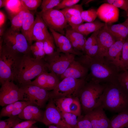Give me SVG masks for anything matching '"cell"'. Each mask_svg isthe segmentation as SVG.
Wrapping results in <instances>:
<instances>
[{"mask_svg": "<svg viewBox=\"0 0 128 128\" xmlns=\"http://www.w3.org/2000/svg\"><path fill=\"white\" fill-rule=\"evenodd\" d=\"M36 17L32 27L31 37L32 41H43L51 35L47 27L40 15L36 12Z\"/></svg>", "mask_w": 128, "mask_h": 128, "instance_id": "ac0fdd59", "label": "cell"}, {"mask_svg": "<svg viewBox=\"0 0 128 128\" xmlns=\"http://www.w3.org/2000/svg\"><path fill=\"white\" fill-rule=\"evenodd\" d=\"M54 42L53 37L51 35L43 41L44 49L46 55H51L55 51Z\"/></svg>", "mask_w": 128, "mask_h": 128, "instance_id": "1f68e13d", "label": "cell"}, {"mask_svg": "<svg viewBox=\"0 0 128 128\" xmlns=\"http://www.w3.org/2000/svg\"><path fill=\"white\" fill-rule=\"evenodd\" d=\"M70 112L77 116L81 115L82 107L79 100L78 97L74 98L69 108Z\"/></svg>", "mask_w": 128, "mask_h": 128, "instance_id": "f35d334b", "label": "cell"}, {"mask_svg": "<svg viewBox=\"0 0 128 128\" xmlns=\"http://www.w3.org/2000/svg\"><path fill=\"white\" fill-rule=\"evenodd\" d=\"M101 106L104 109L118 113L128 110V93L118 84L106 83Z\"/></svg>", "mask_w": 128, "mask_h": 128, "instance_id": "7a4b0ae2", "label": "cell"}, {"mask_svg": "<svg viewBox=\"0 0 128 128\" xmlns=\"http://www.w3.org/2000/svg\"><path fill=\"white\" fill-rule=\"evenodd\" d=\"M20 87L24 90L25 101L40 108L50 99V91L38 86L29 84Z\"/></svg>", "mask_w": 128, "mask_h": 128, "instance_id": "30bf717a", "label": "cell"}, {"mask_svg": "<svg viewBox=\"0 0 128 128\" xmlns=\"http://www.w3.org/2000/svg\"><path fill=\"white\" fill-rule=\"evenodd\" d=\"M74 98L64 97L53 99L56 107L60 112H69L70 105Z\"/></svg>", "mask_w": 128, "mask_h": 128, "instance_id": "83f0119b", "label": "cell"}, {"mask_svg": "<svg viewBox=\"0 0 128 128\" xmlns=\"http://www.w3.org/2000/svg\"><path fill=\"white\" fill-rule=\"evenodd\" d=\"M77 60L90 71L86 81H91L99 83L118 84V77L120 72L105 58L91 57L85 54L82 55Z\"/></svg>", "mask_w": 128, "mask_h": 128, "instance_id": "6da1fadb", "label": "cell"}, {"mask_svg": "<svg viewBox=\"0 0 128 128\" xmlns=\"http://www.w3.org/2000/svg\"><path fill=\"white\" fill-rule=\"evenodd\" d=\"M75 128H93L90 122L85 115L78 117V121Z\"/></svg>", "mask_w": 128, "mask_h": 128, "instance_id": "7bdbcfd3", "label": "cell"}, {"mask_svg": "<svg viewBox=\"0 0 128 128\" xmlns=\"http://www.w3.org/2000/svg\"><path fill=\"white\" fill-rule=\"evenodd\" d=\"M84 24L86 31L89 34L91 33L99 30L105 25V23L102 22L97 20H95L93 22L86 23Z\"/></svg>", "mask_w": 128, "mask_h": 128, "instance_id": "e575fe53", "label": "cell"}, {"mask_svg": "<svg viewBox=\"0 0 128 128\" xmlns=\"http://www.w3.org/2000/svg\"><path fill=\"white\" fill-rule=\"evenodd\" d=\"M60 112L67 124L71 128H75L77 123L78 117L70 112Z\"/></svg>", "mask_w": 128, "mask_h": 128, "instance_id": "4dcf8cb0", "label": "cell"}, {"mask_svg": "<svg viewBox=\"0 0 128 128\" xmlns=\"http://www.w3.org/2000/svg\"><path fill=\"white\" fill-rule=\"evenodd\" d=\"M68 22L71 17L81 15L83 10L82 5L76 4L70 7L61 10Z\"/></svg>", "mask_w": 128, "mask_h": 128, "instance_id": "f546056e", "label": "cell"}, {"mask_svg": "<svg viewBox=\"0 0 128 128\" xmlns=\"http://www.w3.org/2000/svg\"><path fill=\"white\" fill-rule=\"evenodd\" d=\"M65 36L69 40H74L79 46L82 51L84 52V47L86 40L85 36L72 29H67L65 32Z\"/></svg>", "mask_w": 128, "mask_h": 128, "instance_id": "d4e9b609", "label": "cell"}, {"mask_svg": "<svg viewBox=\"0 0 128 128\" xmlns=\"http://www.w3.org/2000/svg\"><path fill=\"white\" fill-rule=\"evenodd\" d=\"M60 82L58 77L55 73L46 71L40 74L29 84L49 91L53 90Z\"/></svg>", "mask_w": 128, "mask_h": 128, "instance_id": "9a60e30c", "label": "cell"}, {"mask_svg": "<svg viewBox=\"0 0 128 128\" xmlns=\"http://www.w3.org/2000/svg\"><path fill=\"white\" fill-rule=\"evenodd\" d=\"M23 6L30 11H33L36 13L37 8L41 4V0H21Z\"/></svg>", "mask_w": 128, "mask_h": 128, "instance_id": "8d00e7d4", "label": "cell"}, {"mask_svg": "<svg viewBox=\"0 0 128 128\" xmlns=\"http://www.w3.org/2000/svg\"><path fill=\"white\" fill-rule=\"evenodd\" d=\"M101 106L85 115L90 122L93 128H109L110 120Z\"/></svg>", "mask_w": 128, "mask_h": 128, "instance_id": "2e32d148", "label": "cell"}, {"mask_svg": "<svg viewBox=\"0 0 128 128\" xmlns=\"http://www.w3.org/2000/svg\"><path fill=\"white\" fill-rule=\"evenodd\" d=\"M99 31L93 32L90 37L87 39L84 47V52L85 53L93 46L98 42L97 35Z\"/></svg>", "mask_w": 128, "mask_h": 128, "instance_id": "b9f144b4", "label": "cell"}, {"mask_svg": "<svg viewBox=\"0 0 128 128\" xmlns=\"http://www.w3.org/2000/svg\"><path fill=\"white\" fill-rule=\"evenodd\" d=\"M121 60L122 65L125 70L128 69V38L124 43L122 50Z\"/></svg>", "mask_w": 128, "mask_h": 128, "instance_id": "74e56055", "label": "cell"}, {"mask_svg": "<svg viewBox=\"0 0 128 128\" xmlns=\"http://www.w3.org/2000/svg\"><path fill=\"white\" fill-rule=\"evenodd\" d=\"M30 50L33 57L35 58L44 59L46 55L44 49L43 41H36L30 46Z\"/></svg>", "mask_w": 128, "mask_h": 128, "instance_id": "f1b7e54d", "label": "cell"}, {"mask_svg": "<svg viewBox=\"0 0 128 128\" xmlns=\"http://www.w3.org/2000/svg\"><path fill=\"white\" fill-rule=\"evenodd\" d=\"M47 69L44 59H39L31 56L30 54L22 56L15 81L19 87L29 84L31 80Z\"/></svg>", "mask_w": 128, "mask_h": 128, "instance_id": "277c9868", "label": "cell"}, {"mask_svg": "<svg viewBox=\"0 0 128 128\" xmlns=\"http://www.w3.org/2000/svg\"><path fill=\"white\" fill-rule=\"evenodd\" d=\"M127 14V16L128 17V10L127 11V12H126Z\"/></svg>", "mask_w": 128, "mask_h": 128, "instance_id": "11a10c76", "label": "cell"}, {"mask_svg": "<svg viewBox=\"0 0 128 128\" xmlns=\"http://www.w3.org/2000/svg\"><path fill=\"white\" fill-rule=\"evenodd\" d=\"M125 40H116L109 48L105 57L107 61L115 66L120 72L126 70L123 67L121 60L122 50Z\"/></svg>", "mask_w": 128, "mask_h": 128, "instance_id": "5bb4252c", "label": "cell"}, {"mask_svg": "<svg viewBox=\"0 0 128 128\" xmlns=\"http://www.w3.org/2000/svg\"><path fill=\"white\" fill-rule=\"evenodd\" d=\"M26 9L23 7L19 12L9 18L11 23L10 28L12 30L19 32L21 30L24 14Z\"/></svg>", "mask_w": 128, "mask_h": 128, "instance_id": "484cf974", "label": "cell"}, {"mask_svg": "<svg viewBox=\"0 0 128 128\" xmlns=\"http://www.w3.org/2000/svg\"><path fill=\"white\" fill-rule=\"evenodd\" d=\"M97 38L99 49L98 55L95 56L104 58L109 48L117 40L107 29L106 23L105 25L99 30Z\"/></svg>", "mask_w": 128, "mask_h": 128, "instance_id": "4fadbf2b", "label": "cell"}, {"mask_svg": "<svg viewBox=\"0 0 128 128\" xmlns=\"http://www.w3.org/2000/svg\"><path fill=\"white\" fill-rule=\"evenodd\" d=\"M7 0H0V8L5 7L6 6Z\"/></svg>", "mask_w": 128, "mask_h": 128, "instance_id": "681fc988", "label": "cell"}, {"mask_svg": "<svg viewBox=\"0 0 128 128\" xmlns=\"http://www.w3.org/2000/svg\"><path fill=\"white\" fill-rule=\"evenodd\" d=\"M72 29L85 36L88 35L86 31L84 23L81 24Z\"/></svg>", "mask_w": 128, "mask_h": 128, "instance_id": "7dc6e473", "label": "cell"}, {"mask_svg": "<svg viewBox=\"0 0 128 128\" xmlns=\"http://www.w3.org/2000/svg\"><path fill=\"white\" fill-rule=\"evenodd\" d=\"M81 16L84 22L87 23L93 22L97 16V10L94 9L83 10L81 13Z\"/></svg>", "mask_w": 128, "mask_h": 128, "instance_id": "d590c367", "label": "cell"}, {"mask_svg": "<svg viewBox=\"0 0 128 128\" xmlns=\"http://www.w3.org/2000/svg\"><path fill=\"white\" fill-rule=\"evenodd\" d=\"M106 23L107 29L117 40L128 38L127 28L122 23L114 24Z\"/></svg>", "mask_w": 128, "mask_h": 128, "instance_id": "603a6c76", "label": "cell"}, {"mask_svg": "<svg viewBox=\"0 0 128 128\" xmlns=\"http://www.w3.org/2000/svg\"><path fill=\"white\" fill-rule=\"evenodd\" d=\"M117 82L118 84L125 91L128 93V71H122L118 74Z\"/></svg>", "mask_w": 128, "mask_h": 128, "instance_id": "836d02e7", "label": "cell"}, {"mask_svg": "<svg viewBox=\"0 0 128 128\" xmlns=\"http://www.w3.org/2000/svg\"><path fill=\"white\" fill-rule=\"evenodd\" d=\"M47 27L63 35L68 22L61 10L54 9L38 12Z\"/></svg>", "mask_w": 128, "mask_h": 128, "instance_id": "8fae6325", "label": "cell"}, {"mask_svg": "<svg viewBox=\"0 0 128 128\" xmlns=\"http://www.w3.org/2000/svg\"><path fill=\"white\" fill-rule=\"evenodd\" d=\"M14 109V103L4 106L1 110L0 117L6 116L9 117Z\"/></svg>", "mask_w": 128, "mask_h": 128, "instance_id": "f6af8a7d", "label": "cell"}, {"mask_svg": "<svg viewBox=\"0 0 128 128\" xmlns=\"http://www.w3.org/2000/svg\"><path fill=\"white\" fill-rule=\"evenodd\" d=\"M13 81L2 84L0 89V105L4 106L19 101H25L23 89Z\"/></svg>", "mask_w": 128, "mask_h": 128, "instance_id": "9c48e42d", "label": "cell"}, {"mask_svg": "<svg viewBox=\"0 0 128 128\" xmlns=\"http://www.w3.org/2000/svg\"><path fill=\"white\" fill-rule=\"evenodd\" d=\"M23 7L21 0H7L5 8L10 18L19 12Z\"/></svg>", "mask_w": 128, "mask_h": 128, "instance_id": "4316f807", "label": "cell"}, {"mask_svg": "<svg viewBox=\"0 0 128 128\" xmlns=\"http://www.w3.org/2000/svg\"><path fill=\"white\" fill-rule=\"evenodd\" d=\"M122 23L125 25L126 27L127 28L128 35V17L126 20Z\"/></svg>", "mask_w": 128, "mask_h": 128, "instance_id": "816d5d0a", "label": "cell"}, {"mask_svg": "<svg viewBox=\"0 0 128 128\" xmlns=\"http://www.w3.org/2000/svg\"><path fill=\"white\" fill-rule=\"evenodd\" d=\"M41 123L47 126L52 125L62 128H71L65 122L52 99L48 101Z\"/></svg>", "mask_w": 128, "mask_h": 128, "instance_id": "7c38bea8", "label": "cell"}, {"mask_svg": "<svg viewBox=\"0 0 128 128\" xmlns=\"http://www.w3.org/2000/svg\"><path fill=\"white\" fill-rule=\"evenodd\" d=\"M86 78L76 79L69 77L64 78L53 90L50 91V99L78 97L80 89L86 82Z\"/></svg>", "mask_w": 128, "mask_h": 128, "instance_id": "8992f818", "label": "cell"}, {"mask_svg": "<svg viewBox=\"0 0 128 128\" xmlns=\"http://www.w3.org/2000/svg\"><path fill=\"white\" fill-rule=\"evenodd\" d=\"M104 2V3L112 5L118 8L123 10L126 12L128 10V0H107Z\"/></svg>", "mask_w": 128, "mask_h": 128, "instance_id": "60d3db41", "label": "cell"}, {"mask_svg": "<svg viewBox=\"0 0 128 128\" xmlns=\"http://www.w3.org/2000/svg\"><path fill=\"white\" fill-rule=\"evenodd\" d=\"M61 0H43L41 4V12L54 9L57 6Z\"/></svg>", "mask_w": 128, "mask_h": 128, "instance_id": "ab89813d", "label": "cell"}, {"mask_svg": "<svg viewBox=\"0 0 128 128\" xmlns=\"http://www.w3.org/2000/svg\"><path fill=\"white\" fill-rule=\"evenodd\" d=\"M6 20V17L4 12L0 11V27L4 26Z\"/></svg>", "mask_w": 128, "mask_h": 128, "instance_id": "c3c4849f", "label": "cell"}, {"mask_svg": "<svg viewBox=\"0 0 128 128\" xmlns=\"http://www.w3.org/2000/svg\"><path fill=\"white\" fill-rule=\"evenodd\" d=\"M34 20V12L26 9L24 14L21 31V33L25 36L30 46L32 42L31 33Z\"/></svg>", "mask_w": 128, "mask_h": 128, "instance_id": "7402d4cb", "label": "cell"}, {"mask_svg": "<svg viewBox=\"0 0 128 128\" xmlns=\"http://www.w3.org/2000/svg\"><path fill=\"white\" fill-rule=\"evenodd\" d=\"M49 29L57 46V51L60 53L73 54L76 55H81V53L73 49L70 41L65 36L51 29Z\"/></svg>", "mask_w": 128, "mask_h": 128, "instance_id": "d6986e66", "label": "cell"}, {"mask_svg": "<svg viewBox=\"0 0 128 128\" xmlns=\"http://www.w3.org/2000/svg\"><path fill=\"white\" fill-rule=\"evenodd\" d=\"M75 55L56 50L51 55H46L44 59L47 69L59 77L75 59Z\"/></svg>", "mask_w": 128, "mask_h": 128, "instance_id": "52a82bcc", "label": "cell"}, {"mask_svg": "<svg viewBox=\"0 0 128 128\" xmlns=\"http://www.w3.org/2000/svg\"><path fill=\"white\" fill-rule=\"evenodd\" d=\"M109 128H128V110L114 116L110 120Z\"/></svg>", "mask_w": 128, "mask_h": 128, "instance_id": "cb8c5ba5", "label": "cell"}, {"mask_svg": "<svg viewBox=\"0 0 128 128\" xmlns=\"http://www.w3.org/2000/svg\"><path fill=\"white\" fill-rule=\"evenodd\" d=\"M5 44L13 51L22 55L30 54V45L25 36L19 32L10 28L6 31L3 35Z\"/></svg>", "mask_w": 128, "mask_h": 128, "instance_id": "ba28073f", "label": "cell"}, {"mask_svg": "<svg viewBox=\"0 0 128 128\" xmlns=\"http://www.w3.org/2000/svg\"><path fill=\"white\" fill-rule=\"evenodd\" d=\"M23 55L13 51L5 45L0 50V82L15 81Z\"/></svg>", "mask_w": 128, "mask_h": 128, "instance_id": "5b68a950", "label": "cell"}, {"mask_svg": "<svg viewBox=\"0 0 128 128\" xmlns=\"http://www.w3.org/2000/svg\"><path fill=\"white\" fill-rule=\"evenodd\" d=\"M48 126V128H62L54 125H50Z\"/></svg>", "mask_w": 128, "mask_h": 128, "instance_id": "f5cc1de1", "label": "cell"}, {"mask_svg": "<svg viewBox=\"0 0 128 128\" xmlns=\"http://www.w3.org/2000/svg\"><path fill=\"white\" fill-rule=\"evenodd\" d=\"M5 27L4 26L0 27V37L3 36L5 31Z\"/></svg>", "mask_w": 128, "mask_h": 128, "instance_id": "f907efd6", "label": "cell"}, {"mask_svg": "<svg viewBox=\"0 0 128 128\" xmlns=\"http://www.w3.org/2000/svg\"><path fill=\"white\" fill-rule=\"evenodd\" d=\"M88 71V69L75 59L59 77L61 80L68 77L76 79L86 78Z\"/></svg>", "mask_w": 128, "mask_h": 128, "instance_id": "ffe728a7", "label": "cell"}, {"mask_svg": "<svg viewBox=\"0 0 128 128\" xmlns=\"http://www.w3.org/2000/svg\"><path fill=\"white\" fill-rule=\"evenodd\" d=\"M80 1L79 0H62L59 4L54 9L58 10L63 9L77 4Z\"/></svg>", "mask_w": 128, "mask_h": 128, "instance_id": "ee69618b", "label": "cell"}, {"mask_svg": "<svg viewBox=\"0 0 128 128\" xmlns=\"http://www.w3.org/2000/svg\"><path fill=\"white\" fill-rule=\"evenodd\" d=\"M37 122L34 121H25L19 123L13 128H30Z\"/></svg>", "mask_w": 128, "mask_h": 128, "instance_id": "bcb514c9", "label": "cell"}, {"mask_svg": "<svg viewBox=\"0 0 128 128\" xmlns=\"http://www.w3.org/2000/svg\"><path fill=\"white\" fill-rule=\"evenodd\" d=\"M21 121V119L17 116H13L5 120H0V128H13Z\"/></svg>", "mask_w": 128, "mask_h": 128, "instance_id": "d6a6232c", "label": "cell"}, {"mask_svg": "<svg viewBox=\"0 0 128 128\" xmlns=\"http://www.w3.org/2000/svg\"><path fill=\"white\" fill-rule=\"evenodd\" d=\"M44 113V112L38 107L32 105H29L26 106L18 116L21 119L41 122Z\"/></svg>", "mask_w": 128, "mask_h": 128, "instance_id": "44dd1931", "label": "cell"}, {"mask_svg": "<svg viewBox=\"0 0 128 128\" xmlns=\"http://www.w3.org/2000/svg\"><path fill=\"white\" fill-rule=\"evenodd\" d=\"M106 85V83L86 81L78 96L82 110L85 114L101 106Z\"/></svg>", "mask_w": 128, "mask_h": 128, "instance_id": "3957f363", "label": "cell"}, {"mask_svg": "<svg viewBox=\"0 0 128 128\" xmlns=\"http://www.w3.org/2000/svg\"><path fill=\"white\" fill-rule=\"evenodd\" d=\"M97 16L107 23H112L119 19V12L118 8L112 4L104 3L97 10Z\"/></svg>", "mask_w": 128, "mask_h": 128, "instance_id": "e0dca14e", "label": "cell"}, {"mask_svg": "<svg viewBox=\"0 0 128 128\" xmlns=\"http://www.w3.org/2000/svg\"><path fill=\"white\" fill-rule=\"evenodd\" d=\"M30 128H40L34 126L33 125Z\"/></svg>", "mask_w": 128, "mask_h": 128, "instance_id": "db71d44e", "label": "cell"}]
</instances>
